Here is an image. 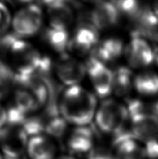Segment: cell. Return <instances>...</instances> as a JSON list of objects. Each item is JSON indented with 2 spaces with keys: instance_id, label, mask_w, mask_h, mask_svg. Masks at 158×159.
<instances>
[{
  "instance_id": "1",
  "label": "cell",
  "mask_w": 158,
  "mask_h": 159,
  "mask_svg": "<svg viewBox=\"0 0 158 159\" xmlns=\"http://www.w3.org/2000/svg\"><path fill=\"white\" fill-rule=\"evenodd\" d=\"M98 107L95 95L80 85L67 87L59 100L60 115L68 124L76 127L89 125Z\"/></svg>"
},
{
  "instance_id": "2",
  "label": "cell",
  "mask_w": 158,
  "mask_h": 159,
  "mask_svg": "<svg viewBox=\"0 0 158 159\" xmlns=\"http://www.w3.org/2000/svg\"><path fill=\"white\" fill-rule=\"evenodd\" d=\"M13 104L26 115L44 108L50 98L54 85L33 75H15Z\"/></svg>"
},
{
  "instance_id": "3",
  "label": "cell",
  "mask_w": 158,
  "mask_h": 159,
  "mask_svg": "<svg viewBox=\"0 0 158 159\" xmlns=\"http://www.w3.org/2000/svg\"><path fill=\"white\" fill-rule=\"evenodd\" d=\"M0 51L10 62L9 66L15 75H33L37 69L42 54L25 39L13 32L0 37Z\"/></svg>"
},
{
  "instance_id": "4",
  "label": "cell",
  "mask_w": 158,
  "mask_h": 159,
  "mask_svg": "<svg viewBox=\"0 0 158 159\" xmlns=\"http://www.w3.org/2000/svg\"><path fill=\"white\" fill-rule=\"evenodd\" d=\"M129 120L125 105L114 99L106 98L99 105L94 121L100 131L115 135L125 129Z\"/></svg>"
},
{
  "instance_id": "5",
  "label": "cell",
  "mask_w": 158,
  "mask_h": 159,
  "mask_svg": "<svg viewBox=\"0 0 158 159\" xmlns=\"http://www.w3.org/2000/svg\"><path fill=\"white\" fill-rule=\"evenodd\" d=\"M43 20V12L40 6L29 3L12 16L11 27L15 35L26 40L35 36L41 30Z\"/></svg>"
},
{
  "instance_id": "6",
  "label": "cell",
  "mask_w": 158,
  "mask_h": 159,
  "mask_svg": "<svg viewBox=\"0 0 158 159\" xmlns=\"http://www.w3.org/2000/svg\"><path fill=\"white\" fill-rule=\"evenodd\" d=\"M54 73L66 88L79 85L86 75V65L67 52L60 54L54 61Z\"/></svg>"
},
{
  "instance_id": "7",
  "label": "cell",
  "mask_w": 158,
  "mask_h": 159,
  "mask_svg": "<svg viewBox=\"0 0 158 159\" xmlns=\"http://www.w3.org/2000/svg\"><path fill=\"white\" fill-rule=\"evenodd\" d=\"M123 55L131 69H144L155 61V51L149 42L134 34L125 46Z\"/></svg>"
},
{
  "instance_id": "8",
  "label": "cell",
  "mask_w": 158,
  "mask_h": 159,
  "mask_svg": "<svg viewBox=\"0 0 158 159\" xmlns=\"http://www.w3.org/2000/svg\"><path fill=\"white\" fill-rule=\"evenodd\" d=\"M86 75L94 93L99 97L106 99L112 93L113 71L108 65L89 57L86 63Z\"/></svg>"
},
{
  "instance_id": "9",
  "label": "cell",
  "mask_w": 158,
  "mask_h": 159,
  "mask_svg": "<svg viewBox=\"0 0 158 159\" xmlns=\"http://www.w3.org/2000/svg\"><path fill=\"white\" fill-rule=\"evenodd\" d=\"M29 137L22 127L6 125L0 134V148L4 158L24 156Z\"/></svg>"
},
{
  "instance_id": "10",
  "label": "cell",
  "mask_w": 158,
  "mask_h": 159,
  "mask_svg": "<svg viewBox=\"0 0 158 159\" xmlns=\"http://www.w3.org/2000/svg\"><path fill=\"white\" fill-rule=\"evenodd\" d=\"M112 153L115 159H146L145 148L126 128L113 135Z\"/></svg>"
},
{
  "instance_id": "11",
  "label": "cell",
  "mask_w": 158,
  "mask_h": 159,
  "mask_svg": "<svg viewBox=\"0 0 158 159\" xmlns=\"http://www.w3.org/2000/svg\"><path fill=\"white\" fill-rule=\"evenodd\" d=\"M99 41V30L89 21H81L71 37L69 51L77 55L91 54Z\"/></svg>"
},
{
  "instance_id": "12",
  "label": "cell",
  "mask_w": 158,
  "mask_h": 159,
  "mask_svg": "<svg viewBox=\"0 0 158 159\" xmlns=\"http://www.w3.org/2000/svg\"><path fill=\"white\" fill-rule=\"evenodd\" d=\"M88 20L99 31L107 30L118 24L121 16L113 2H96L88 14Z\"/></svg>"
},
{
  "instance_id": "13",
  "label": "cell",
  "mask_w": 158,
  "mask_h": 159,
  "mask_svg": "<svg viewBox=\"0 0 158 159\" xmlns=\"http://www.w3.org/2000/svg\"><path fill=\"white\" fill-rule=\"evenodd\" d=\"M130 130L138 141L145 144L158 139V117L151 113H143L130 118Z\"/></svg>"
},
{
  "instance_id": "14",
  "label": "cell",
  "mask_w": 158,
  "mask_h": 159,
  "mask_svg": "<svg viewBox=\"0 0 158 159\" xmlns=\"http://www.w3.org/2000/svg\"><path fill=\"white\" fill-rule=\"evenodd\" d=\"M49 26L68 30L74 21L73 7L64 1L45 2Z\"/></svg>"
},
{
  "instance_id": "15",
  "label": "cell",
  "mask_w": 158,
  "mask_h": 159,
  "mask_svg": "<svg viewBox=\"0 0 158 159\" xmlns=\"http://www.w3.org/2000/svg\"><path fill=\"white\" fill-rule=\"evenodd\" d=\"M133 34L145 40L158 43V16L152 6H143L137 16L133 20Z\"/></svg>"
},
{
  "instance_id": "16",
  "label": "cell",
  "mask_w": 158,
  "mask_h": 159,
  "mask_svg": "<svg viewBox=\"0 0 158 159\" xmlns=\"http://www.w3.org/2000/svg\"><path fill=\"white\" fill-rule=\"evenodd\" d=\"M125 46L122 40L118 37H107L100 40L90 57L107 65L123 55Z\"/></svg>"
},
{
  "instance_id": "17",
  "label": "cell",
  "mask_w": 158,
  "mask_h": 159,
  "mask_svg": "<svg viewBox=\"0 0 158 159\" xmlns=\"http://www.w3.org/2000/svg\"><path fill=\"white\" fill-rule=\"evenodd\" d=\"M26 153L30 159H54L57 145L52 138L43 134L29 138Z\"/></svg>"
},
{
  "instance_id": "18",
  "label": "cell",
  "mask_w": 158,
  "mask_h": 159,
  "mask_svg": "<svg viewBox=\"0 0 158 159\" xmlns=\"http://www.w3.org/2000/svg\"><path fill=\"white\" fill-rule=\"evenodd\" d=\"M94 133L88 126L76 127L68 138V146L77 154H88L94 146Z\"/></svg>"
},
{
  "instance_id": "19",
  "label": "cell",
  "mask_w": 158,
  "mask_h": 159,
  "mask_svg": "<svg viewBox=\"0 0 158 159\" xmlns=\"http://www.w3.org/2000/svg\"><path fill=\"white\" fill-rule=\"evenodd\" d=\"M112 71V93L119 98L128 99L134 89L135 75L129 66H119Z\"/></svg>"
},
{
  "instance_id": "20",
  "label": "cell",
  "mask_w": 158,
  "mask_h": 159,
  "mask_svg": "<svg viewBox=\"0 0 158 159\" xmlns=\"http://www.w3.org/2000/svg\"><path fill=\"white\" fill-rule=\"evenodd\" d=\"M71 37L68 30L55 29L48 26L43 32V40L50 49L60 54L70 49Z\"/></svg>"
},
{
  "instance_id": "21",
  "label": "cell",
  "mask_w": 158,
  "mask_h": 159,
  "mask_svg": "<svg viewBox=\"0 0 158 159\" xmlns=\"http://www.w3.org/2000/svg\"><path fill=\"white\" fill-rule=\"evenodd\" d=\"M134 89L146 97L158 95V73L145 70L135 75Z\"/></svg>"
},
{
  "instance_id": "22",
  "label": "cell",
  "mask_w": 158,
  "mask_h": 159,
  "mask_svg": "<svg viewBox=\"0 0 158 159\" xmlns=\"http://www.w3.org/2000/svg\"><path fill=\"white\" fill-rule=\"evenodd\" d=\"M22 127L29 138L37 135L43 134H45L46 119L43 115H37L34 113L29 115Z\"/></svg>"
},
{
  "instance_id": "23",
  "label": "cell",
  "mask_w": 158,
  "mask_h": 159,
  "mask_svg": "<svg viewBox=\"0 0 158 159\" xmlns=\"http://www.w3.org/2000/svg\"><path fill=\"white\" fill-rule=\"evenodd\" d=\"M46 119V127L45 134L54 138H61L65 134L68 127V122L64 119L61 115L45 118Z\"/></svg>"
},
{
  "instance_id": "24",
  "label": "cell",
  "mask_w": 158,
  "mask_h": 159,
  "mask_svg": "<svg viewBox=\"0 0 158 159\" xmlns=\"http://www.w3.org/2000/svg\"><path fill=\"white\" fill-rule=\"evenodd\" d=\"M113 3L117 8L120 16L127 17L133 21L143 6L139 2L134 0H122V1H113Z\"/></svg>"
},
{
  "instance_id": "25",
  "label": "cell",
  "mask_w": 158,
  "mask_h": 159,
  "mask_svg": "<svg viewBox=\"0 0 158 159\" xmlns=\"http://www.w3.org/2000/svg\"><path fill=\"white\" fill-rule=\"evenodd\" d=\"M12 16L9 8L0 2V37L7 33L12 25Z\"/></svg>"
},
{
  "instance_id": "26",
  "label": "cell",
  "mask_w": 158,
  "mask_h": 159,
  "mask_svg": "<svg viewBox=\"0 0 158 159\" xmlns=\"http://www.w3.org/2000/svg\"><path fill=\"white\" fill-rule=\"evenodd\" d=\"M88 159H115L112 151L102 146H95L88 154Z\"/></svg>"
},
{
  "instance_id": "27",
  "label": "cell",
  "mask_w": 158,
  "mask_h": 159,
  "mask_svg": "<svg viewBox=\"0 0 158 159\" xmlns=\"http://www.w3.org/2000/svg\"><path fill=\"white\" fill-rule=\"evenodd\" d=\"M147 158L158 159V139L143 144Z\"/></svg>"
},
{
  "instance_id": "28",
  "label": "cell",
  "mask_w": 158,
  "mask_h": 159,
  "mask_svg": "<svg viewBox=\"0 0 158 159\" xmlns=\"http://www.w3.org/2000/svg\"><path fill=\"white\" fill-rule=\"evenodd\" d=\"M8 121V115L7 110L5 107H3L0 103V130L4 128L7 125Z\"/></svg>"
},
{
  "instance_id": "29",
  "label": "cell",
  "mask_w": 158,
  "mask_h": 159,
  "mask_svg": "<svg viewBox=\"0 0 158 159\" xmlns=\"http://www.w3.org/2000/svg\"><path fill=\"white\" fill-rule=\"evenodd\" d=\"M54 159H75V158L72 156H70V155H61V156L56 157Z\"/></svg>"
},
{
  "instance_id": "30",
  "label": "cell",
  "mask_w": 158,
  "mask_h": 159,
  "mask_svg": "<svg viewBox=\"0 0 158 159\" xmlns=\"http://www.w3.org/2000/svg\"><path fill=\"white\" fill-rule=\"evenodd\" d=\"M152 8H153V9L154 10V12H156V15L158 16V2H155L154 4H153V6H152Z\"/></svg>"
},
{
  "instance_id": "31",
  "label": "cell",
  "mask_w": 158,
  "mask_h": 159,
  "mask_svg": "<svg viewBox=\"0 0 158 159\" xmlns=\"http://www.w3.org/2000/svg\"><path fill=\"white\" fill-rule=\"evenodd\" d=\"M155 62L158 67V49L155 51Z\"/></svg>"
},
{
  "instance_id": "32",
  "label": "cell",
  "mask_w": 158,
  "mask_h": 159,
  "mask_svg": "<svg viewBox=\"0 0 158 159\" xmlns=\"http://www.w3.org/2000/svg\"><path fill=\"white\" fill-rule=\"evenodd\" d=\"M3 159H24V156L20 157V158H4V157H3Z\"/></svg>"
},
{
  "instance_id": "33",
  "label": "cell",
  "mask_w": 158,
  "mask_h": 159,
  "mask_svg": "<svg viewBox=\"0 0 158 159\" xmlns=\"http://www.w3.org/2000/svg\"><path fill=\"white\" fill-rule=\"evenodd\" d=\"M0 159H3V156L1 153H0Z\"/></svg>"
}]
</instances>
